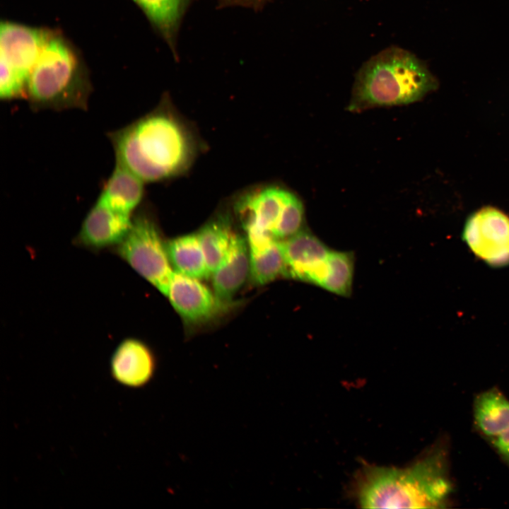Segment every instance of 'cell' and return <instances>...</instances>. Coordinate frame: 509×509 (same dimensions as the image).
I'll list each match as a JSON object with an SVG mask.
<instances>
[{"label": "cell", "instance_id": "cell-1", "mask_svg": "<svg viewBox=\"0 0 509 509\" xmlns=\"http://www.w3.org/2000/svg\"><path fill=\"white\" fill-rule=\"evenodd\" d=\"M116 161L144 182L170 177L185 169L192 157V142L181 123L157 110L112 132Z\"/></svg>", "mask_w": 509, "mask_h": 509}, {"label": "cell", "instance_id": "cell-2", "mask_svg": "<svg viewBox=\"0 0 509 509\" xmlns=\"http://www.w3.org/2000/svg\"><path fill=\"white\" fill-rule=\"evenodd\" d=\"M444 449H434L406 468L365 466L358 479L363 508H437L452 491Z\"/></svg>", "mask_w": 509, "mask_h": 509}, {"label": "cell", "instance_id": "cell-3", "mask_svg": "<svg viewBox=\"0 0 509 509\" xmlns=\"http://www.w3.org/2000/svg\"><path fill=\"white\" fill-rule=\"evenodd\" d=\"M436 81L423 61L397 46L388 47L365 62L356 73L349 111L404 105L433 90Z\"/></svg>", "mask_w": 509, "mask_h": 509}, {"label": "cell", "instance_id": "cell-4", "mask_svg": "<svg viewBox=\"0 0 509 509\" xmlns=\"http://www.w3.org/2000/svg\"><path fill=\"white\" fill-rule=\"evenodd\" d=\"M90 85L67 40L51 33L28 78L26 97L35 108L85 109Z\"/></svg>", "mask_w": 509, "mask_h": 509}, {"label": "cell", "instance_id": "cell-5", "mask_svg": "<svg viewBox=\"0 0 509 509\" xmlns=\"http://www.w3.org/2000/svg\"><path fill=\"white\" fill-rule=\"evenodd\" d=\"M235 209L250 250L262 249L302 230L303 205L293 193L281 187L254 190L239 199Z\"/></svg>", "mask_w": 509, "mask_h": 509}, {"label": "cell", "instance_id": "cell-6", "mask_svg": "<svg viewBox=\"0 0 509 509\" xmlns=\"http://www.w3.org/2000/svg\"><path fill=\"white\" fill-rule=\"evenodd\" d=\"M50 34L45 29L12 22L1 23V98L25 96L28 76Z\"/></svg>", "mask_w": 509, "mask_h": 509}, {"label": "cell", "instance_id": "cell-7", "mask_svg": "<svg viewBox=\"0 0 509 509\" xmlns=\"http://www.w3.org/2000/svg\"><path fill=\"white\" fill-rule=\"evenodd\" d=\"M118 246L119 255L166 296L173 270L167 247L154 222L146 216H137Z\"/></svg>", "mask_w": 509, "mask_h": 509}, {"label": "cell", "instance_id": "cell-8", "mask_svg": "<svg viewBox=\"0 0 509 509\" xmlns=\"http://www.w3.org/2000/svg\"><path fill=\"white\" fill-rule=\"evenodd\" d=\"M462 238L471 251L492 267L509 265V217L493 208H483L467 220Z\"/></svg>", "mask_w": 509, "mask_h": 509}, {"label": "cell", "instance_id": "cell-9", "mask_svg": "<svg viewBox=\"0 0 509 509\" xmlns=\"http://www.w3.org/2000/svg\"><path fill=\"white\" fill-rule=\"evenodd\" d=\"M200 281L173 271L166 296L177 312L189 324L210 322L232 305V302L219 298Z\"/></svg>", "mask_w": 509, "mask_h": 509}, {"label": "cell", "instance_id": "cell-10", "mask_svg": "<svg viewBox=\"0 0 509 509\" xmlns=\"http://www.w3.org/2000/svg\"><path fill=\"white\" fill-rule=\"evenodd\" d=\"M284 256L287 277L320 286L326 271L330 250L306 230L279 240Z\"/></svg>", "mask_w": 509, "mask_h": 509}, {"label": "cell", "instance_id": "cell-11", "mask_svg": "<svg viewBox=\"0 0 509 509\" xmlns=\"http://www.w3.org/2000/svg\"><path fill=\"white\" fill-rule=\"evenodd\" d=\"M131 224V215L117 211L98 199L82 223L78 238L81 243L94 248L119 245Z\"/></svg>", "mask_w": 509, "mask_h": 509}, {"label": "cell", "instance_id": "cell-12", "mask_svg": "<svg viewBox=\"0 0 509 509\" xmlns=\"http://www.w3.org/2000/svg\"><path fill=\"white\" fill-rule=\"evenodd\" d=\"M156 361L151 349L141 341L129 338L115 350L110 361L113 378L129 387H140L153 378Z\"/></svg>", "mask_w": 509, "mask_h": 509}, {"label": "cell", "instance_id": "cell-13", "mask_svg": "<svg viewBox=\"0 0 509 509\" xmlns=\"http://www.w3.org/2000/svg\"><path fill=\"white\" fill-rule=\"evenodd\" d=\"M250 273V255L247 239L235 232L226 257L212 274L214 293L221 300L231 302Z\"/></svg>", "mask_w": 509, "mask_h": 509}, {"label": "cell", "instance_id": "cell-14", "mask_svg": "<svg viewBox=\"0 0 509 509\" xmlns=\"http://www.w3.org/2000/svg\"><path fill=\"white\" fill-rule=\"evenodd\" d=\"M144 182L129 169L116 161L98 199L111 208L131 215L142 199Z\"/></svg>", "mask_w": 509, "mask_h": 509}, {"label": "cell", "instance_id": "cell-15", "mask_svg": "<svg viewBox=\"0 0 509 509\" xmlns=\"http://www.w3.org/2000/svg\"><path fill=\"white\" fill-rule=\"evenodd\" d=\"M474 416L478 429L493 438L509 428V400L497 388L482 392L475 398Z\"/></svg>", "mask_w": 509, "mask_h": 509}, {"label": "cell", "instance_id": "cell-16", "mask_svg": "<svg viewBox=\"0 0 509 509\" xmlns=\"http://www.w3.org/2000/svg\"><path fill=\"white\" fill-rule=\"evenodd\" d=\"M166 247L174 271L199 280L206 279L211 275L197 233L175 238Z\"/></svg>", "mask_w": 509, "mask_h": 509}, {"label": "cell", "instance_id": "cell-17", "mask_svg": "<svg viewBox=\"0 0 509 509\" xmlns=\"http://www.w3.org/2000/svg\"><path fill=\"white\" fill-rule=\"evenodd\" d=\"M234 233L223 218L211 221L197 233L211 275L226 257Z\"/></svg>", "mask_w": 509, "mask_h": 509}, {"label": "cell", "instance_id": "cell-18", "mask_svg": "<svg viewBox=\"0 0 509 509\" xmlns=\"http://www.w3.org/2000/svg\"><path fill=\"white\" fill-rule=\"evenodd\" d=\"M250 273L253 283L264 285L281 276H287V269L280 245L276 240L265 248L250 250Z\"/></svg>", "mask_w": 509, "mask_h": 509}, {"label": "cell", "instance_id": "cell-19", "mask_svg": "<svg viewBox=\"0 0 509 509\" xmlns=\"http://www.w3.org/2000/svg\"><path fill=\"white\" fill-rule=\"evenodd\" d=\"M354 259L351 252L330 250L320 287L335 294L349 296L353 278Z\"/></svg>", "mask_w": 509, "mask_h": 509}, {"label": "cell", "instance_id": "cell-20", "mask_svg": "<svg viewBox=\"0 0 509 509\" xmlns=\"http://www.w3.org/2000/svg\"><path fill=\"white\" fill-rule=\"evenodd\" d=\"M160 30L169 34L177 24L183 0H134Z\"/></svg>", "mask_w": 509, "mask_h": 509}, {"label": "cell", "instance_id": "cell-21", "mask_svg": "<svg viewBox=\"0 0 509 509\" xmlns=\"http://www.w3.org/2000/svg\"><path fill=\"white\" fill-rule=\"evenodd\" d=\"M494 447L503 460L509 464V428L492 438Z\"/></svg>", "mask_w": 509, "mask_h": 509}]
</instances>
